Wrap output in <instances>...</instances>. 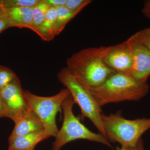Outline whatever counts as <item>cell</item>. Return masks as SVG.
I'll list each match as a JSON object with an SVG mask.
<instances>
[{
	"label": "cell",
	"instance_id": "cell-1",
	"mask_svg": "<svg viewBox=\"0 0 150 150\" xmlns=\"http://www.w3.org/2000/svg\"><path fill=\"white\" fill-rule=\"evenodd\" d=\"M110 46L86 48L76 52L67 59L66 68L87 89L99 86L116 73L104 61Z\"/></svg>",
	"mask_w": 150,
	"mask_h": 150
},
{
	"label": "cell",
	"instance_id": "cell-2",
	"mask_svg": "<svg viewBox=\"0 0 150 150\" xmlns=\"http://www.w3.org/2000/svg\"><path fill=\"white\" fill-rule=\"evenodd\" d=\"M88 90L101 107L108 103L139 100L147 94L149 86L129 74L115 73L99 86Z\"/></svg>",
	"mask_w": 150,
	"mask_h": 150
},
{
	"label": "cell",
	"instance_id": "cell-3",
	"mask_svg": "<svg viewBox=\"0 0 150 150\" xmlns=\"http://www.w3.org/2000/svg\"><path fill=\"white\" fill-rule=\"evenodd\" d=\"M101 119L108 140L129 148L135 147L142 135L150 129V118L129 120L118 112L109 115L102 113Z\"/></svg>",
	"mask_w": 150,
	"mask_h": 150
},
{
	"label": "cell",
	"instance_id": "cell-4",
	"mask_svg": "<svg viewBox=\"0 0 150 150\" xmlns=\"http://www.w3.org/2000/svg\"><path fill=\"white\" fill-rule=\"evenodd\" d=\"M74 103L72 96L70 95L62 104L64 120L62 128L55 137L52 150H60L68 143L79 139L101 143L111 147L110 142L106 137L100 133L91 131L75 116L73 110Z\"/></svg>",
	"mask_w": 150,
	"mask_h": 150
},
{
	"label": "cell",
	"instance_id": "cell-5",
	"mask_svg": "<svg viewBox=\"0 0 150 150\" xmlns=\"http://www.w3.org/2000/svg\"><path fill=\"white\" fill-rule=\"evenodd\" d=\"M57 76L60 82L70 91L75 103L79 106L83 117L89 119L99 133L105 137L101 119V107L89 91L76 80L66 67L61 69Z\"/></svg>",
	"mask_w": 150,
	"mask_h": 150
},
{
	"label": "cell",
	"instance_id": "cell-6",
	"mask_svg": "<svg viewBox=\"0 0 150 150\" xmlns=\"http://www.w3.org/2000/svg\"><path fill=\"white\" fill-rule=\"evenodd\" d=\"M23 93L29 108L40 119L44 130L51 137H56L59 131L56 115L61 112L65 100L71 95L69 90L63 89L57 94L50 97L39 96L28 91Z\"/></svg>",
	"mask_w": 150,
	"mask_h": 150
},
{
	"label": "cell",
	"instance_id": "cell-7",
	"mask_svg": "<svg viewBox=\"0 0 150 150\" xmlns=\"http://www.w3.org/2000/svg\"><path fill=\"white\" fill-rule=\"evenodd\" d=\"M23 92L18 77L0 90V95L6 108L7 118L14 122L23 117L30 109Z\"/></svg>",
	"mask_w": 150,
	"mask_h": 150
},
{
	"label": "cell",
	"instance_id": "cell-8",
	"mask_svg": "<svg viewBox=\"0 0 150 150\" xmlns=\"http://www.w3.org/2000/svg\"><path fill=\"white\" fill-rule=\"evenodd\" d=\"M127 41L133 59L129 75L138 80L147 82L150 76V51L131 36Z\"/></svg>",
	"mask_w": 150,
	"mask_h": 150
},
{
	"label": "cell",
	"instance_id": "cell-9",
	"mask_svg": "<svg viewBox=\"0 0 150 150\" xmlns=\"http://www.w3.org/2000/svg\"><path fill=\"white\" fill-rule=\"evenodd\" d=\"M104 61L108 67L115 72L129 75L133 65V59L127 40L110 46Z\"/></svg>",
	"mask_w": 150,
	"mask_h": 150
},
{
	"label": "cell",
	"instance_id": "cell-10",
	"mask_svg": "<svg viewBox=\"0 0 150 150\" xmlns=\"http://www.w3.org/2000/svg\"><path fill=\"white\" fill-rule=\"evenodd\" d=\"M15 125L8 140L13 138L44 130L40 119L30 108L25 115L15 122Z\"/></svg>",
	"mask_w": 150,
	"mask_h": 150
},
{
	"label": "cell",
	"instance_id": "cell-11",
	"mask_svg": "<svg viewBox=\"0 0 150 150\" xmlns=\"http://www.w3.org/2000/svg\"><path fill=\"white\" fill-rule=\"evenodd\" d=\"M4 16L11 27L31 30L32 25V8L22 7L4 8Z\"/></svg>",
	"mask_w": 150,
	"mask_h": 150
},
{
	"label": "cell",
	"instance_id": "cell-12",
	"mask_svg": "<svg viewBox=\"0 0 150 150\" xmlns=\"http://www.w3.org/2000/svg\"><path fill=\"white\" fill-rule=\"evenodd\" d=\"M51 137L45 130L19 136L8 140L9 150H34L38 143Z\"/></svg>",
	"mask_w": 150,
	"mask_h": 150
},
{
	"label": "cell",
	"instance_id": "cell-13",
	"mask_svg": "<svg viewBox=\"0 0 150 150\" xmlns=\"http://www.w3.org/2000/svg\"><path fill=\"white\" fill-rule=\"evenodd\" d=\"M56 19V8L51 7L46 14L43 23L36 33L43 41H51L57 35Z\"/></svg>",
	"mask_w": 150,
	"mask_h": 150
},
{
	"label": "cell",
	"instance_id": "cell-14",
	"mask_svg": "<svg viewBox=\"0 0 150 150\" xmlns=\"http://www.w3.org/2000/svg\"><path fill=\"white\" fill-rule=\"evenodd\" d=\"M56 30L57 35L64 30L67 24L81 11L70 10L65 6L56 7Z\"/></svg>",
	"mask_w": 150,
	"mask_h": 150
},
{
	"label": "cell",
	"instance_id": "cell-15",
	"mask_svg": "<svg viewBox=\"0 0 150 150\" xmlns=\"http://www.w3.org/2000/svg\"><path fill=\"white\" fill-rule=\"evenodd\" d=\"M50 7L51 6L47 4L46 0H40V2L33 8L31 30L37 33Z\"/></svg>",
	"mask_w": 150,
	"mask_h": 150
},
{
	"label": "cell",
	"instance_id": "cell-16",
	"mask_svg": "<svg viewBox=\"0 0 150 150\" xmlns=\"http://www.w3.org/2000/svg\"><path fill=\"white\" fill-rule=\"evenodd\" d=\"M18 78L10 68L0 65V90Z\"/></svg>",
	"mask_w": 150,
	"mask_h": 150
},
{
	"label": "cell",
	"instance_id": "cell-17",
	"mask_svg": "<svg viewBox=\"0 0 150 150\" xmlns=\"http://www.w3.org/2000/svg\"><path fill=\"white\" fill-rule=\"evenodd\" d=\"M3 8L12 7H34L40 0H1Z\"/></svg>",
	"mask_w": 150,
	"mask_h": 150
},
{
	"label": "cell",
	"instance_id": "cell-18",
	"mask_svg": "<svg viewBox=\"0 0 150 150\" xmlns=\"http://www.w3.org/2000/svg\"><path fill=\"white\" fill-rule=\"evenodd\" d=\"M131 37L142 43L150 51V28L142 30Z\"/></svg>",
	"mask_w": 150,
	"mask_h": 150
},
{
	"label": "cell",
	"instance_id": "cell-19",
	"mask_svg": "<svg viewBox=\"0 0 150 150\" xmlns=\"http://www.w3.org/2000/svg\"><path fill=\"white\" fill-rule=\"evenodd\" d=\"M91 1L90 0H67L65 6L71 11H82Z\"/></svg>",
	"mask_w": 150,
	"mask_h": 150
},
{
	"label": "cell",
	"instance_id": "cell-20",
	"mask_svg": "<svg viewBox=\"0 0 150 150\" xmlns=\"http://www.w3.org/2000/svg\"><path fill=\"white\" fill-rule=\"evenodd\" d=\"M67 0H46L47 4L51 7H58L65 6Z\"/></svg>",
	"mask_w": 150,
	"mask_h": 150
},
{
	"label": "cell",
	"instance_id": "cell-21",
	"mask_svg": "<svg viewBox=\"0 0 150 150\" xmlns=\"http://www.w3.org/2000/svg\"><path fill=\"white\" fill-rule=\"evenodd\" d=\"M11 27L10 23L5 16L0 18V33Z\"/></svg>",
	"mask_w": 150,
	"mask_h": 150
},
{
	"label": "cell",
	"instance_id": "cell-22",
	"mask_svg": "<svg viewBox=\"0 0 150 150\" xmlns=\"http://www.w3.org/2000/svg\"><path fill=\"white\" fill-rule=\"evenodd\" d=\"M2 117L7 118V111L5 104L0 95V118Z\"/></svg>",
	"mask_w": 150,
	"mask_h": 150
},
{
	"label": "cell",
	"instance_id": "cell-23",
	"mask_svg": "<svg viewBox=\"0 0 150 150\" xmlns=\"http://www.w3.org/2000/svg\"><path fill=\"white\" fill-rule=\"evenodd\" d=\"M142 12L145 16L150 18V0L145 2Z\"/></svg>",
	"mask_w": 150,
	"mask_h": 150
},
{
	"label": "cell",
	"instance_id": "cell-24",
	"mask_svg": "<svg viewBox=\"0 0 150 150\" xmlns=\"http://www.w3.org/2000/svg\"><path fill=\"white\" fill-rule=\"evenodd\" d=\"M129 150H145L142 140L141 139L134 147L129 148Z\"/></svg>",
	"mask_w": 150,
	"mask_h": 150
},
{
	"label": "cell",
	"instance_id": "cell-25",
	"mask_svg": "<svg viewBox=\"0 0 150 150\" xmlns=\"http://www.w3.org/2000/svg\"><path fill=\"white\" fill-rule=\"evenodd\" d=\"M5 16L4 13V8L2 5L1 1L0 0V18Z\"/></svg>",
	"mask_w": 150,
	"mask_h": 150
},
{
	"label": "cell",
	"instance_id": "cell-26",
	"mask_svg": "<svg viewBox=\"0 0 150 150\" xmlns=\"http://www.w3.org/2000/svg\"><path fill=\"white\" fill-rule=\"evenodd\" d=\"M116 150H129V148L126 146H121V147H116Z\"/></svg>",
	"mask_w": 150,
	"mask_h": 150
}]
</instances>
